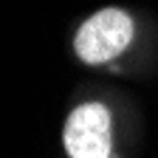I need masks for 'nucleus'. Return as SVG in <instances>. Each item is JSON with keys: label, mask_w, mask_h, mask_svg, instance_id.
Here are the masks:
<instances>
[{"label": "nucleus", "mask_w": 158, "mask_h": 158, "mask_svg": "<svg viewBox=\"0 0 158 158\" xmlns=\"http://www.w3.org/2000/svg\"><path fill=\"white\" fill-rule=\"evenodd\" d=\"M135 37V20L124 9H99L93 11L82 26L76 28L73 37V51L79 62L85 65H107L113 59L127 51Z\"/></svg>", "instance_id": "obj_1"}, {"label": "nucleus", "mask_w": 158, "mask_h": 158, "mask_svg": "<svg viewBox=\"0 0 158 158\" xmlns=\"http://www.w3.org/2000/svg\"><path fill=\"white\" fill-rule=\"evenodd\" d=\"M68 158H110L113 152V116L102 102L76 105L62 130Z\"/></svg>", "instance_id": "obj_2"}]
</instances>
